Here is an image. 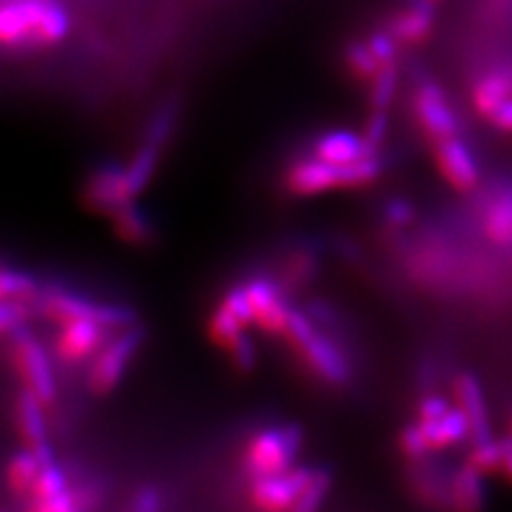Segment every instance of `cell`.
I'll use <instances>...</instances> for the list:
<instances>
[{
  "instance_id": "f35d334b",
  "label": "cell",
  "mask_w": 512,
  "mask_h": 512,
  "mask_svg": "<svg viewBox=\"0 0 512 512\" xmlns=\"http://www.w3.org/2000/svg\"><path fill=\"white\" fill-rule=\"evenodd\" d=\"M131 508L137 512H154L163 508V495L154 487H143L133 495Z\"/></svg>"
},
{
  "instance_id": "52a82bcc",
  "label": "cell",
  "mask_w": 512,
  "mask_h": 512,
  "mask_svg": "<svg viewBox=\"0 0 512 512\" xmlns=\"http://www.w3.org/2000/svg\"><path fill=\"white\" fill-rule=\"evenodd\" d=\"M128 201L137 199H133L131 188H128L126 167L107 163L88 175L86 186L82 190V203L86 205L88 212L111 216L120 205Z\"/></svg>"
},
{
  "instance_id": "5bb4252c",
  "label": "cell",
  "mask_w": 512,
  "mask_h": 512,
  "mask_svg": "<svg viewBox=\"0 0 512 512\" xmlns=\"http://www.w3.org/2000/svg\"><path fill=\"white\" fill-rule=\"evenodd\" d=\"M455 393H457L459 408L466 412L468 421H470V436H472L474 444H483V442L493 440L487 402H485L480 382L472 374H463L455 382Z\"/></svg>"
},
{
  "instance_id": "d590c367",
  "label": "cell",
  "mask_w": 512,
  "mask_h": 512,
  "mask_svg": "<svg viewBox=\"0 0 512 512\" xmlns=\"http://www.w3.org/2000/svg\"><path fill=\"white\" fill-rule=\"evenodd\" d=\"M389 133V120H387V111H380V109H372V116L370 120L365 122L363 128V139L370 150L376 154L378 148L382 146L384 137Z\"/></svg>"
},
{
  "instance_id": "b9f144b4",
  "label": "cell",
  "mask_w": 512,
  "mask_h": 512,
  "mask_svg": "<svg viewBox=\"0 0 512 512\" xmlns=\"http://www.w3.org/2000/svg\"><path fill=\"white\" fill-rule=\"evenodd\" d=\"M500 470L508 480H512V440H504V455H502Z\"/></svg>"
},
{
  "instance_id": "f546056e",
  "label": "cell",
  "mask_w": 512,
  "mask_h": 512,
  "mask_svg": "<svg viewBox=\"0 0 512 512\" xmlns=\"http://www.w3.org/2000/svg\"><path fill=\"white\" fill-rule=\"evenodd\" d=\"M372 90H370V103L372 109L387 111L393 103V96L397 90V62L387 64V67H380L376 77L372 79Z\"/></svg>"
},
{
  "instance_id": "9a60e30c",
  "label": "cell",
  "mask_w": 512,
  "mask_h": 512,
  "mask_svg": "<svg viewBox=\"0 0 512 512\" xmlns=\"http://www.w3.org/2000/svg\"><path fill=\"white\" fill-rule=\"evenodd\" d=\"M114 235L122 244L133 248H148L154 244V224L148 214L141 210L137 201H128L109 216Z\"/></svg>"
},
{
  "instance_id": "ab89813d",
  "label": "cell",
  "mask_w": 512,
  "mask_h": 512,
  "mask_svg": "<svg viewBox=\"0 0 512 512\" xmlns=\"http://www.w3.org/2000/svg\"><path fill=\"white\" fill-rule=\"evenodd\" d=\"M448 410H451V406H448L444 397L427 395L419 406V416H421V421H436V419H440V416H444Z\"/></svg>"
},
{
  "instance_id": "1f68e13d",
  "label": "cell",
  "mask_w": 512,
  "mask_h": 512,
  "mask_svg": "<svg viewBox=\"0 0 512 512\" xmlns=\"http://www.w3.org/2000/svg\"><path fill=\"white\" fill-rule=\"evenodd\" d=\"M314 333H316V320L310 316V312L293 308L291 320H288V327L284 331V338L297 350L299 346L306 344Z\"/></svg>"
},
{
  "instance_id": "60d3db41",
  "label": "cell",
  "mask_w": 512,
  "mask_h": 512,
  "mask_svg": "<svg viewBox=\"0 0 512 512\" xmlns=\"http://www.w3.org/2000/svg\"><path fill=\"white\" fill-rule=\"evenodd\" d=\"M491 120L495 126L502 128V131H512V99H508L498 111H495V116Z\"/></svg>"
},
{
  "instance_id": "3957f363",
  "label": "cell",
  "mask_w": 512,
  "mask_h": 512,
  "mask_svg": "<svg viewBox=\"0 0 512 512\" xmlns=\"http://www.w3.org/2000/svg\"><path fill=\"white\" fill-rule=\"evenodd\" d=\"M178 118L180 107L175 101L158 107L156 114L152 116L146 133H143L141 146L133 154L131 163L126 165V180L133 199H139L143 195V190L150 186L160 158H163V152L173 135V128L178 124Z\"/></svg>"
},
{
  "instance_id": "4fadbf2b",
  "label": "cell",
  "mask_w": 512,
  "mask_h": 512,
  "mask_svg": "<svg viewBox=\"0 0 512 512\" xmlns=\"http://www.w3.org/2000/svg\"><path fill=\"white\" fill-rule=\"evenodd\" d=\"M436 160L444 178L459 190L478 184V167L470 148L457 135L436 141Z\"/></svg>"
},
{
  "instance_id": "7a4b0ae2",
  "label": "cell",
  "mask_w": 512,
  "mask_h": 512,
  "mask_svg": "<svg viewBox=\"0 0 512 512\" xmlns=\"http://www.w3.org/2000/svg\"><path fill=\"white\" fill-rule=\"evenodd\" d=\"M35 310L43 318L58 325L69 323V320L88 318L103 325L105 329H124L135 325L137 320V314L131 308L92 301L60 286H41V291L35 299Z\"/></svg>"
},
{
  "instance_id": "e575fe53",
  "label": "cell",
  "mask_w": 512,
  "mask_h": 512,
  "mask_svg": "<svg viewBox=\"0 0 512 512\" xmlns=\"http://www.w3.org/2000/svg\"><path fill=\"white\" fill-rule=\"evenodd\" d=\"M365 43L370 45V50L374 52L376 60L380 62V67H387V64L397 62V39L391 35L389 30L376 32V35H372Z\"/></svg>"
},
{
  "instance_id": "4dcf8cb0",
  "label": "cell",
  "mask_w": 512,
  "mask_h": 512,
  "mask_svg": "<svg viewBox=\"0 0 512 512\" xmlns=\"http://www.w3.org/2000/svg\"><path fill=\"white\" fill-rule=\"evenodd\" d=\"M502 455H504V442H483V444H474V451L470 453L468 463L478 472H493L495 468L502 466Z\"/></svg>"
},
{
  "instance_id": "8fae6325",
  "label": "cell",
  "mask_w": 512,
  "mask_h": 512,
  "mask_svg": "<svg viewBox=\"0 0 512 512\" xmlns=\"http://www.w3.org/2000/svg\"><path fill=\"white\" fill-rule=\"evenodd\" d=\"M297 352L318 378H323L325 382L333 384V387H342V384L348 382L350 378L348 359L344 357L340 346L331 342L327 335L316 331L306 344L297 348Z\"/></svg>"
},
{
  "instance_id": "e0dca14e",
  "label": "cell",
  "mask_w": 512,
  "mask_h": 512,
  "mask_svg": "<svg viewBox=\"0 0 512 512\" xmlns=\"http://www.w3.org/2000/svg\"><path fill=\"white\" fill-rule=\"evenodd\" d=\"M15 425H18L20 436L28 446L47 442L43 402L28 389H24L18 395V402H15Z\"/></svg>"
},
{
  "instance_id": "6da1fadb",
  "label": "cell",
  "mask_w": 512,
  "mask_h": 512,
  "mask_svg": "<svg viewBox=\"0 0 512 512\" xmlns=\"http://www.w3.org/2000/svg\"><path fill=\"white\" fill-rule=\"evenodd\" d=\"M71 30L69 11L58 0H0V47L43 50Z\"/></svg>"
},
{
  "instance_id": "d6986e66",
  "label": "cell",
  "mask_w": 512,
  "mask_h": 512,
  "mask_svg": "<svg viewBox=\"0 0 512 512\" xmlns=\"http://www.w3.org/2000/svg\"><path fill=\"white\" fill-rule=\"evenodd\" d=\"M431 446L442 448L470 436V421L461 408H451L436 421H419Z\"/></svg>"
},
{
  "instance_id": "83f0119b",
  "label": "cell",
  "mask_w": 512,
  "mask_h": 512,
  "mask_svg": "<svg viewBox=\"0 0 512 512\" xmlns=\"http://www.w3.org/2000/svg\"><path fill=\"white\" fill-rule=\"evenodd\" d=\"M346 67L357 79L363 82H372L376 73L380 71V62L376 60L374 52L367 43H352L346 50Z\"/></svg>"
},
{
  "instance_id": "cb8c5ba5",
  "label": "cell",
  "mask_w": 512,
  "mask_h": 512,
  "mask_svg": "<svg viewBox=\"0 0 512 512\" xmlns=\"http://www.w3.org/2000/svg\"><path fill=\"white\" fill-rule=\"evenodd\" d=\"M210 335L212 340L222 348V350H231L246 338V325L242 320H237L227 308H218L212 318H210Z\"/></svg>"
},
{
  "instance_id": "7c38bea8",
  "label": "cell",
  "mask_w": 512,
  "mask_h": 512,
  "mask_svg": "<svg viewBox=\"0 0 512 512\" xmlns=\"http://www.w3.org/2000/svg\"><path fill=\"white\" fill-rule=\"evenodd\" d=\"M105 327L88 318L69 320L60 325L56 340V355L62 363H82L103 346Z\"/></svg>"
},
{
  "instance_id": "ba28073f",
  "label": "cell",
  "mask_w": 512,
  "mask_h": 512,
  "mask_svg": "<svg viewBox=\"0 0 512 512\" xmlns=\"http://www.w3.org/2000/svg\"><path fill=\"white\" fill-rule=\"evenodd\" d=\"M312 470L310 468H291L282 474L259 476L252 480L250 498L256 508L261 510H288L295 508L299 495L306 489Z\"/></svg>"
},
{
  "instance_id": "d6a6232c",
  "label": "cell",
  "mask_w": 512,
  "mask_h": 512,
  "mask_svg": "<svg viewBox=\"0 0 512 512\" xmlns=\"http://www.w3.org/2000/svg\"><path fill=\"white\" fill-rule=\"evenodd\" d=\"M222 308H227L237 320H242L246 327L254 325V308H252V301H250L244 286L231 288V291L224 295Z\"/></svg>"
},
{
  "instance_id": "74e56055",
  "label": "cell",
  "mask_w": 512,
  "mask_h": 512,
  "mask_svg": "<svg viewBox=\"0 0 512 512\" xmlns=\"http://www.w3.org/2000/svg\"><path fill=\"white\" fill-rule=\"evenodd\" d=\"M414 218L412 205L404 199H393L384 207V220H387L391 227H406Z\"/></svg>"
},
{
  "instance_id": "8d00e7d4",
  "label": "cell",
  "mask_w": 512,
  "mask_h": 512,
  "mask_svg": "<svg viewBox=\"0 0 512 512\" xmlns=\"http://www.w3.org/2000/svg\"><path fill=\"white\" fill-rule=\"evenodd\" d=\"M227 355L231 357L233 365L237 367L239 372H252L254 370V365H256V348H254V344H252V340L248 338V335L237 346H233L227 352Z\"/></svg>"
},
{
  "instance_id": "44dd1931",
  "label": "cell",
  "mask_w": 512,
  "mask_h": 512,
  "mask_svg": "<svg viewBox=\"0 0 512 512\" xmlns=\"http://www.w3.org/2000/svg\"><path fill=\"white\" fill-rule=\"evenodd\" d=\"M316 274H318V254L310 246H301V248H295L284 259L280 286L297 291V288L308 286L316 278Z\"/></svg>"
},
{
  "instance_id": "8992f818",
  "label": "cell",
  "mask_w": 512,
  "mask_h": 512,
  "mask_svg": "<svg viewBox=\"0 0 512 512\" xmlns=\"http://www.w3.org/2000/svg\"><path fill=\"white\" fill-rule=\"evenodd\" d=\"M143 344V329L137 325L124 327L114 340L103 346L99 357L94 359L88 389L94 395H107L118 387L128 363L135 357V352Z\"/></svg>"
},
{
  "instance_id": "2e32d148",
  "label": "cell",
  "mask_w": 512,
  "mask_h": 512,
  "mask_svg": "<svg viewBox=\"0 0 512 512\" xmlns=\"http://www.w3.org/2000/svg\"><path fill=\"white\" fill-rule=\"evenodd\" d=\"M374 152L367 146L363 135L350 133V131H331L320 135L314 141L312 156L327 160V163L333 165H346L352 163V160H359L363 156H372Z\"/></svg>"
},
{
  "instance_id": "4316f807",
  "label": "cell",
  "mask_w": 512,
  "mask_h": 512,
  "mask_svg": "<svg viewBox=\"0 0 512 512\" xmlns=\"http://www.w3.org/2000/svg\"><path fill=\"white\" fill-rule=\"evenodd\" d=\"M35 312V303L28 299H3L0 301V335H11L20 327H26Z\"/></svg>"
},
{
  "instance_id": "d4e9b609",
  "label": "cell",
  "mask_w": 512,
  "mask_h": 512,
  "mask_svg": "<svg viewBox=\"0 0 512 512\" xmlns=\"http://www.w3.org/2000/svg\"><path fill=\"white\" fill-rule=\"evenodd\" d=\"M71 485H69V478L67 474H64V470L58 466V463H50V466H45L37 478L35 487H32L30 495H28V502H30V508H37L41 506L43 502L56 498L58 493L67 491Z\"/></svg>"
},
{
  "instance_id": "7402d4cb",
  "label": "cell",
  "mask_w": 512,
  "mask_h": 512,
  "mask_svg": "<svg viewBox=\"0 0 512 512\" xmlns=\"http://www.w3.org/2000/svg\"><path fill=\"white\" fill-rule=\"evenodd\" d=\"M453 504L461 510H478L485 504V485H483V472L472 468L470 463L463 468L453 480Z\"/></svg>"
},
{
  "instance_id": "603a6c76",
  "label": "cell",
  "mask_w": 512,
  "mask_h": 512,
  "mask_svg": "<svg viewBox=\"0 0 512 512\" xmlns=\"http://www.w3.org/2000/svg\"><path fill=\"white\" fill-rule=\"evenodd\" d=\"M41 291V284L24 274L20 269H13L9 265L0 263V301L3 299H28L35 303Z\"/></svg>"
},
{
  "instance_id": "ac0fdd59",
  "label": "cell",
  "mask_w": 512,
  "mask_h": 512,
  "mask_svg": "<svg viewBox=\"0 0 512 512\" xmlns=\"http://www.w3.org/2000/svg\"><path fill=\"white\" fill-rule=\"evenodd\" d=\"M512 96V73L510 71H493L487 73L474 86V107L480 116L493 118Z\"/></svg>"
},
{
  "instance_id": "484cf974",
  "label": "cell",
  "mask_w": 512,
  "mask_h": 512,
  "mask_svg": "<svg viewBox=\"0 0 512 512\" xmlns=\"http://www.w3.org/2000/svg\"><path fill=\"white\" fill-rule=\"evenodd\" d=\"M485 231L493 242L512 246V197L495 201L485 216Z\"/></svg>"
},
{
  "instance_id": "5b68a950",
  "label": "cell",
  "mask_w": 512,
  "mask_h": 512,
  "mask_svg": "<svg viewBox=\"0 0 512 512\" xmlns=\"http://www.w3.org/2000/svg\"><path fill=\"white\" fill-rule=\"evenodd\" d=\"M11 335V357L15 367H18L20 376L24 378L26 389L35 393L43 402V406L54 404L58 387L52 370V361L47 357L45 348L37 342L35 335L28 331V327H20Z\"/></svg>"
},
{
  "instance_id": "9c48e42d",
  "label": "cell",
  "mask_w": 512,
  "mask_h": 512,
  "mask_svg": "<svg viewBox=\"0 0 512 512\" xmlns=\"http://www.w3.org/2000/svg\"><path fill=\"white\" fill-rule=\"evenodd\" d=\"M414 116L427 137L442 141L455 137L459 131L457 116L446 103V94L436 84H423L414 94Z\"/></svg>"
},
{
  "instance_id": "ffe728a7",
  "label": "cell",
  "mask_w": 512,
  "mask_h": 512,
  "mask_svg": "<svg viewBox=\"0 0 512 512\" xmlns=\"http://www.w3.org/2000/svg\"><path fill=\"white\" fill-rule=\"evenodd\" d=\"M41 470H43V461L32 446L11 457L7 466V485L15 498L28 500V495L32 487H35Z\"/></svg>"
},
{
  "instance_id": "277c9868",
  "label": "cell",
  "mask_w": 512,
  "mask_h": 512,
  "mask_svg": "<svg viewBox=\"0 0 512 512\" xmlns=\"http://www.w3.org/2000/svg\"><path fill=\"white\" fill-rule=\"evenodd\" d=\"M301 442L303 434L297 425L259 431L250 440L244 455V468L248 476L254 480L259 476L288 472L295 466Z\"/></svg>"
},
{
  "instance_id": "30bf717a",
  "label": "cell",
  "mask_w": 512,
  "mask_h": 512,
  "mask_svg": "<svg viewBox=\"0 0 512 512\" xmlns=\"http://www.w3.org/2000/svg\"><path fill=\"white\" fill-rule=\"evenodd\" d=\"M286 188L297 197H312L331 188H342V167L316 156L301 158L284 175Z\"/></svg>"
},
{
  "instance_id": "f1b7e54d",
  "label": "cell",
  "mask_w": 512,
  "mask_h": 512,
  "mask_svg": "<svg viewBox=\"0 0 512 512\" xmlns=\"http://www.w3.org/2000/svg\"><path fill=\"white\" fill-rule=\"evenodd\" d=\"M331 489V474L327 470H312L310 480L306 489L299 495V500L295 504L293 510L297 512H312L316 508H320V504L325 502L327 493Z\"/></svg>"
},
{
  "instance_id": "836d02e7",
  "label": "cell",
  "mask_w": 512,
  "mask_h": 512,
  "mask_svg": "<svg viewBox=\"0 0 512 512\" xmlns=\"http://www.w3.org/2000/svg\"><path fill=\"white\" fill-rule=\"evenodd\" d=\"M399 446H402L404 455L410 457V459H421V457H425L427 451L431 448V444H429V440H427V436H425V431H423L421 423H419V425H410V427H406V429L402 431V438H399Z\"/></svg>"
}]
</instances>
